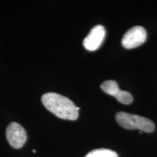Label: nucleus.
Wrapping results in <instances>:
<instances>
[{"label": "nucleus", "mask_w": 157, "mask_h": 157, "mask_svg": "<svg viewBox=\"0 0 157 157\" xmlns=\"http://www.w3.org/2000/svg\"><path fill=\"white\" fill-rule=\"evenodd\" d=\"M44 106L57 117L74 121L78 117V107L68 98L55 93H45L42 97Z\"/></svg>", "instance_id": "1"}, {"label": "nucleus", "mask_w": 157, "mask_h": 157, "mask_svg": "<svg viewBox=\"0 0 157 157\" xmlns=\"http://www.w3.org/2000/svg\"><path fill=\"white\" fill-rule=\"evenodd\" d=\"M116 121L123 128L127 129H139L148 133L154 132L155 124L148 118L125 112H118Z\"/></svg>", "instance_id": "2"}, {"label": "nucleus", "mask_w": 157, "mask_h": 157, "mask_svg": "<svg viewBox=\"0 0 157 157\" xmlns=\"http://www.w3.org/2000/svg\"><path fill=\"white\" fill-rule=\"evenodd\" d=\"M147 33L142 26H134L125 33L121 39V44L125 49H133L140 46L146 41Z\"/></svg>", "instance_id": "3"}, {"label": "nucleus", "mask_w": 157, "mask_h": 157, "mask_svg": "<svg viewBox=\"0 0 157 157\" xmlns=\"http://www.w3.org/2000/svg\"><path fill=\"white\" fill-rule=\"evenodd\" d=\"M6 137L9 144L14 148H21L27 140L25 129L17 122H12L6 130Z\"/></svg>", "instance_id": "4"}, {"label": "nucleus", "mask_w": 157, "mask_h": 157, "mask_svg": "<svg viewBox=\"0 0 157 157\" xmlns=\"http://www.w3.org/2000/svg\"><path fill=\"white\" fill-rule=\"evenodd\" d=\"M101 88L105 93L108 95L113 96L117 100L119 103L128 105L132 103L133 101V97L127 91L121 90L119 88L117 82L114 80H109V81L103 82L101 84Z\"/></svg>", "instance_id": "5"}, {"label": "nucleus", "mask_w": 157, "mask_h": 157, "mask_svg": "<svg viewBox=\"0 0 157 157\" xmlns=\"http://www.w3.org/2000/svg\"><path fill=\"white\" fill-rule=\"evenodd\" d=\"M105 29L102 25H97L90 31L89 34L83 41V45L86 50L95 51L101 47L105 39Z\"/></svg>", "instance_id": "6"}, {"label": "nucleus", "mask_w": 157, "mask_h": 157, "mask_svg": "<svg viewBox=\"0 0 157 157\" xmlns=\"http://www.w3.org/2000/svg\"><path fill=\"white\" fill-rule=\"evenodd\" d=\"M85 157H118V154L109 149L100 148L88 153Z\"/></svg>", "instance_id": "7"}, {"label": "nucleus", "mask_w": 157, "mask_h": 157, "mask_svg": "<svg viewBox=\"0 0 157 157\" xmlns=\"http://www.w3.org/2000/svg\"><path fill=\"white\" fill-rule=\"evenodd\" d=\"M33 151V152H34V153H36V151H35V150H33V151Z\"/></svg>", "instance_id": "8"}]
</instances>
